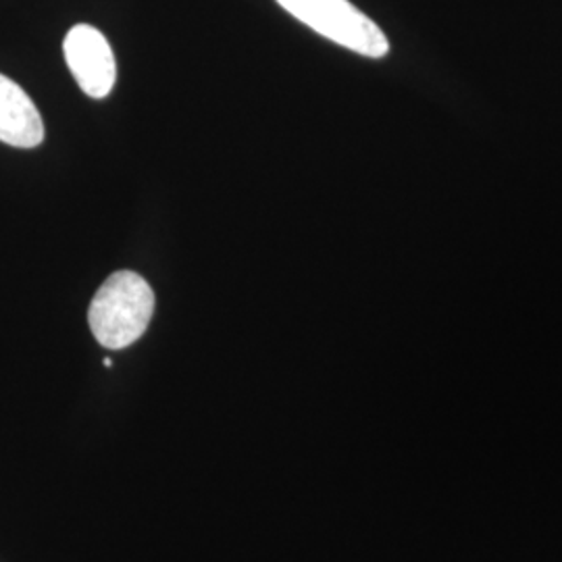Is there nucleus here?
Listing matches in <instances>:
<instances>
[{
    "label": "nucleus",
    "mask_w": 562,
    "mask_h": 562,
    "mask_svg": "<svg viewBox=\"0 0 562 562\" xmlns=\"http://www.w3.org/2000/svg\"><path fill=\"white\" fill-rule=\"evenodd\" d=\"M155 313V292L134 271H117L99 288L88 308L92 336L109 350L140 340Z\"/></svg>",
    "instance_id": "1"
},
{
    "label": "nucleus",
    "mask_w": 562,
    "mask_h": 562,
    "mask_svg": "<svg viewBox=\"0 0 562 562\" xmlns=\"http://www.w3.org/2000/svg\"><path fill=\"white\" fill-rule=\"evenodd\" d=\"M296 20L325 38L355 50L362 57L380 59L390 53V42L380 25L369 20L348 0H278Z\"/></svg>",
    "instance_id": "2"
},
{
    "label": "nucleus",
    "mask_w": 562,
    "mask_h": 562,
    "mask_svg": "<svg viewBox=\"0 0 562 562\" xmlns=\"http://www.w3.org/2000/svg\"><path fill=\"white\" fill-rule=\"evenodd\" d=\"M63 53L83 94L90 99H106L111 94L117 81V63L101 30L88 23L74 25L63 41Z\"/></svg>",
    "instance_id": "3"
},
{
    "label": "nucleus",
    "mask_w": 562,
    "mask_h": 562,
    "mask_svg": "<svg viewBox=\"0 0 562 562\" xmlns=\"http://www.w3.org/2000/svg\"><path fill=\"white\" fill-rule=\"evenodd\" d=\"M44 140V121L20 83L0 74V142L36 148Z\"/></svg>",
    "instance_id": "4"
},
{
    "label": "nucleus",
    "mask_w": 562,
    "mask_h": 562,
    "mask_svg": "<svg viewBox=\"0 0 562 562\" xmlns=\"http://www.w3.org/2000/svg\"><path fill=\"white\" fill-rule=\"evenodd\" d=\"M104 367H106V369H111V367H113V361H111V359H104Z\"/></svg>",
    "instance_id": "5"
}]
</instances>
